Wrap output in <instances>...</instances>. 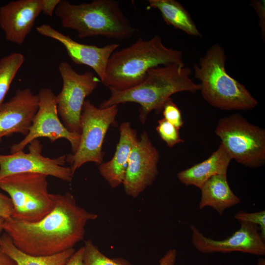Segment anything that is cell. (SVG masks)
Returning a JSON list of instances; mask_svg holds the SVG:
<instances>
[{"label":"cell","instance_id":"6da1fadb","mask_svg":"<svg viewBox=\"0 0 265 265\" xmlns=\"http://www.w3.org/2000/svg\"><path fill=\"white\" fill-rule=\"evenodd\" d=\"M51 197L53 210L38 221L4 219L3 230L14 244L27 254L49 256L73 248L84 238L87 223L98 217L78 206L70 192L51 194Z\"/></svg>","mask_w":265,"mask_h":265},{"label":"cell","instance_id":"7a4b0ae2","mask_svg":"<svg viewBox=\"0 0 265 265\" xmlns=\"http://www.w3.org/2000/svg\"><path fill=\"white\" fill-rule=\"evenodd\" d=\"M191 74L188 67L177 64L153 68L148 71L141 83L131 88L121 91L109 89L110 97L101 103L99 107L126 103H137L140 106L139 118L144 124L151 111H162L164 104L172 95L200 91V84L191 80Z\"/></svg>","mask_w":265,"mask_h":265},{"label":"cell","instance_id":"3957f363","mask_svg":"<svg viewBox=\"0 0 265 265\" xmlns=\"http://www.w3.org/2000/svg\"><path fill=\"white\" fill-rule=\"evenodd\" d=\"M171 64L185 65L181 51L166 47L158 35L149 40L139 38L112 53L102 82L108 89L125 90L141 83L149 70Z\"/></svg>","mask_w":265,"mask_h":265},{"label":"cell","instance_id":"277c9868","mask_svg":"<svg viewBox=\"0 0 265 265\" xmlns=\"http://www.w3.org/2000/svg\"><path fill=\"white\" fill-rule=\"evenodd\" d=\"M54 13L62 26L80 38L103 36L117 40L131 38L135 29L116 0H94L79 4L60 0Z\"/></svg>","mask_w":265,"mask_h":265},{"label":"cell","instance_id":"5b68a950","mask_svg":"<svg viewBox=\"0 0 265 265\" xmlns=\"http://www.w3.org/2000/svg\"><path fill=\"white\" fill-rule=\"evenodd\" d=\"M226 56L218 43L212 45L193 67L195 78L200 81L201 93L211 106L225 110H249L258 105L247 88L229 75Z\"/></svg>","mask_w":265,"mask_h":265},{"label":"cell","instance_id":"8992f818","mask_svg":"<svg viewBox=\"0 0 265 265\" xmlns=\"http://www.w3.org/2000/svg\"><path fill=\"white\" fill-rule=\"evenodd\" d=\"M47 177L42 174L23 173L0 179V188L8 193L13 204L12 217L34 222L51 212L54 204L48 190Z\"/></svg>","mask_w":265,"mask_h":265},{"label":"cell","instance_id":"52a82bcc","mask_svg":"<svg viewBox=\"0 0 265 265\" xmlns=\"http://www.w3.org/2000/svg\"><path fill=\"white\" fill-rule=\"evenodd\" d=\"M215 133L232 159L238 163L253 168L265 164V129L235 113L219 120Z\"/></svg>","mask_w":265,"mask_h":265},{"label":"cell","instance_id":"ba28073f","mask_svg":"<svg viewBox=\"0 0 265 265\" xmlns=\"http://www.w3.org/2000/svg\"><path fill=\"white\" fill-rule=\"evenodd\" d=\"M117 105L106 108L96 107L89 100L84 101L80 118L81 133L79 147L72 154L66 155L72 174L84 164L93 162L99 165L103 162L105 153L103 144L110 125L118 113Z\"/></svg>","mask_w":265,"mask_h":265},{"label":"cell","instance_id":"9c48e42d","mask_svg":"<svg viewBox=\"0 0 265 265\" xmlns=\"http://www.w3.org/2000/svg\"><path fill=\"white\" fill-rule=\"evenodd\" d=\"M62 80V88L56 96L58 113L62 123L71 132L80 134V118L85 98L101 81L91 71L77 73L66 61L58 65Z\"/></svg>","mask_w":265,"mask_h":265},{"label":"cell","instance_id":"30bf717a","mask_svg":"<svg viewBox=\"0 0 265 265\" xmlns=\"http://www.w3.org/2000/svg\"><path fill=\"white\" fill-rule=\"evenodd\" d=\"M39 103L27 134L20 142L10 147V153L23 150L35 139L48 138L54 142L60 138L68 140L71 146L72 154L77 151L80 140V134L70 132L61 122L57 109L56 95L49 88H41L38 94Z\"/></svg>","mask_w":265,"mask_h":265},{"label":"cell","instance_id":"8fae6325","mask_svg":"<svg viewBox=\"0 0 265 265\" xmlns=\"http://www.w3.org/2000/svg\"><path fill=\"white\" fill-rule=\"evenodd\" d=\"M28 152L23 150L9 155L0 154V179L12 174L34 173L51 176L71 182L73 175L65 167L66 155L50 158L42 155L43 145L38 139L28 144Z\"/></svg>","mask_w":265,"mask_h":265},{"label":"cell","instance_id":"7c38bea8","mask_svg":"<svg viewBox=\"0 0 265 265\" xmlns=\"http://www.w3.org/2000/svg\"><path fill=\"white\" fill-rule=\"evenodd\" d=\"M159 153L148 133L143 132L130 153L123 183L125 192L137 197L156 180Z\"/></svg>","mask_w":265,"mask_h":265},{"label":"cell","instance_id":"4fadbf2b","mask_svg":"<svg viewBox=\"0 0 265 265\" xmlns=\"http://www.w3.org/2000/svg\"><path fill=\"white\" fill-rule=\"evenodd\" d=\"M240 228L223 239H213L204 235L193 225H190L191 241L195 248L203 253L240 252L256 256L265 255V240L259 226L240 222Z\"/></svg>","mask_w":265,"mask_h":265},{"label":"cell","instance_id":"5bb4252c","mask_svg":"<svg viewBox=\"0 0 265 265\" xmlns=\"http://www.w3.org/2000/svg\"><path fill=\"white\" fill-rule=\"evenodd\" d=\"M36 31L44 36L60 42L65 48L73 62L91 67L97 74L101 82L104 78L108 60L119 46L118 44L113 43L99 47L80 43L48 24H42L37 26Z\"/></svg>","mask_w":265,"mask_h":265},{"label":"cell","instance_id":"9a60e30c","mask_svg":"<svg viewBox=\"0 0 265 265\" xmlns=\"http://www.w3.org/2000/svg\"><path fill=\"white\" fill-rule=\"evenodd\" d=\"M39 96L29 88H19L0 108V142L14 133L28 132L39 107Z\"/></svg>","mask_w":265,"mask_h":265},{"label":"cell","instance_id":"2e32d148","mask_svg":"<svg viewBox=\"0 0 265 265\" xmlns=\"http://www.w3.org/2000/svg\"><path fill=\"white\" fill-rule=\"evenodd\" d=\"M42 0H16L0 7V27L9 42L22 45L42 12Z\"/></svg>","mask_w":265,"mask_h":265},{"label":"cell","instance_id":"e0dca14e","mask_svg":"<svg viewBox=\"0 0 265 265\" xmlns=\"http://www.w3.org/2000/svg\"><path fill=\"white\" fill-rule=\"evenodd\" d=\"M119 132V141L112 158L98 167L100 174L112 188L123 184L130 153L138 139L137 131L129 122L120 124Z\"/></svg>","mask_w":265,"mask_h":265},{"label":"cell","instance_id":"ac0fdd59","mask_svg":"<svg viewBox=\"0 0 265 265\" xmlns=\"http://www.w3.org/2000/svg\"><path fill=\"white\" fill-rule=\"evenodd\" d=\"M232 158L222 144L206 159L180 171L177 174L179 181L186 186H194L201 188L212 176L227 174Z\"/></svg>","mask_w":265,"mask_h":265},{"label":"cell","instance_id":"d6986e66","mask_svg":"<svg viewBox=\"0 0 265 265\" xmlns=\"http://www.w3.org/2000/svg\"><path fill=\"white\" fill-rule=\"evenodd\" d=\"M200 209H213L221 215L227 209L239 204L240 199L231 189L227 174H217L208 179L200 188Z\"/></svg>","mask_w":265,"mask_h":265},{"label":"cell","instance_id":"ffe728a7","mask_svg":"<svg viewBox=\"0 0 265 265\" xmlns=\"http://www.w3.org/2000/svg\"><path fill=\"white\" fill-rule=\"evenodd\" d=\"M148 9H158L168 26L181 30L189 35L201 37L202 34L190 13L175 0H149Z\"/></svg>","mask_w":265,"mask_h":265},{"label":"cell","instance_id":"44dd1931","mask_svg":"<svg viewBox=\"0 0 265 265\" xmlns=\"http://www.w3.org/2000/svg\"><path fill=\"white\" fill-rule=\"evenodd\" d=\"M0 247L17 265H65L76 251L73 248L49 256L30 255L18 249L6 233L0 237Z\"/></svg>","mask_w":265,"mask_h":265},{"label":"cell","instance_id":"7402d4cb","mask_svg":"<svg viewBox=\"0 0 265 265\" xmlns=\"http://www.w3.org/2000/svg\"><path fill=\"white\" fill-rule=\"evenodd\" d=\"M83 265H132L121 258H110L103 254L91 239L85 241ZM176 249L169 250L160 259L159 265H174L177 259Z\"/></svg>","mask_w":265,"mask_h":265},{"label":"cell","instance_id":"603a6c76","mask_svg":"<svg viewBox=\"0 0 265 265\" xmlns=\"http://www.w3.org/2000/svg\"><path fill=\"white\" fill-rule=\"evenodd\" d=\"M25 60L20 53H12L0 60V108L18 71Z\"/></svg>","mask_w":265,"mask_h":265},{"label":"cell","instance_id":"cb8c5ba5","mask_svg":"<svg viewBox=\"0 0 265 265\" xmlns=\"http://www.w3.org/2000/svg\"><path fill=\"white\" fill-rule=\"evenodd\" d=\"M156 131L160 138L169 148L185 142L180 137L179 129L163 118L158 121Z\"/></svg>","mask_w":265,"mask_h":265},{"label":"cell","instance_id":"d4e9b609","mask_svg":"<svg viewBox=\"0 0 265 265\" xmlns=\"http://www.w3.org/2000/svg\"><path fill=\"white\" fill-rule=\"evenodd\" d=\"M235 218L240 222H245L258 225L262 238L265 240V211L248 212L239 211L235 215Z\"/></svg>","mask_w":265,"mask_h":265},{"label":"cell","instance_id":"484cf974","mask_svg":"<svg viewBox=\"0 0 265 265\" xmlns=\"http://www.w3.org/2000/svg\"><path fill=\"white\" fill-rule=\"evenodd\" d=\"M163 118L180 130L184 124L181 111L171 98L164 104L162 111Z\"/></svg>","mask_w":265,"mask_h":265},{"label":"cell","instance_id":"4316f807","mask_svg":"<svg viewBox=\"0 0 265 265\" xmlns=\"http://www.w3.org/2000/svg\"><path fill=\"white\" fill-rule=\"evenodd\" d=\"M13 206L10 198L0 192V216L4 219L12 217Z\"/></svg>","mask_w":265,"mask_h":265},{"label":"cell","instance_id":"83f0119b","mask_svg":"<svg viewBox=\"0 0 265 265\" xmlns=\"http://www.w3.org/2000/svg\"><path fill=\"white\" fill-rule=\"evenodd\" d=\"M251 6L256 10L259 19V26L261 29L262 38L265 37V0H253L251 2Z\"/></svg>","mask_w":265,"mask_h":265},{"label":"cell","instance_id":"f1b7e54d","mask_svg":"<svg viewBox=\"0 0 265 265\" xmlns=\"http://www.w3.org/2000/svg\"><path fill=\"white\" fill-rule=\"evenodd\" d=\"M60 0H42V12L47 16H52Z\"/></svg>","mask_w":265,"mask_h":265},{"label":"cell","instance_id":"f546056e","mask_svg":"<svg viewBox=\"0 0 265 265\" xmlns=\"http://www.w3.org/2000/svg\"><path fill=\"white\" fill-rule=\"evenodd\" d=\"M83 247H80L71 257L65 265H83Z\"/></svg>","mask_w":265,"mask_h":265},{"label":"cell","instance_id":"4dcf8cb0","mask_svg":"<svg viewBox=\"0 0 265 265\" xmlns=\"http://www.w3.org/2000/svg\"><path fill=\"white\" fill-rule=\"evenodd\" d=\"M0 265H17L8 255L4 253L0 247Z\"/></svg>","mask_w":265,"mask_h":265},{"label":"cell","instance_id":"1f68e13d","mask_svg":"<svg viewBox=\"0 0 265 265\" xmlns=\"http://www.w3.org/2000/svg\"><path fill=\"white\" fill-rule=\"evenodd\" d=\"M4 221V218L0 216V237L1 236V233L2 231L3 230V226Z\"/></svg>","mask_w":265,"mask_h":265},{"label":"cell","instance_id":"d6a6232c","mask_svg":"<svg viewBox=\"0 0 265 265\" xmlns=\"http://www.w3.org/2000/svg\"><path fill=\"white\" fill-rule=\"evenodd\" d=\"M257 265H265V260L264 258H260L258 260Z\"/></svg>","mask_w":265,"mask_h":265}]
</instances>
